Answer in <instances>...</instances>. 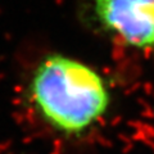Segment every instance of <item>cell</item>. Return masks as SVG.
<instances>
[{
    "mask_svg": "<svg viewBox=\"0 0 154 154\" xmlns=\"http://www.w3.org/2000/svg\"><path fill=\"white\" fill-rule=\"evenodd\" d=\"M107 76L80 58L53 51L36 62L26 86L33 116L63 141L79 143L104 122L113 105Z\"/></svg>",
    "mask_w": 154,
    "mask_h": 154,
    "instance_id": "cell-1",
    "label": "cell"
},
{
    "mask_svg": "<svg viewBox=\"0 0 154 154\" xmlns=\"http://www.w3.org/2000/svg\"><path fill=\"white\" fill-rule=\"evenodd\" d=\"M94 26L116 44L154 58V0H88Z\"/></svg>",
    "mask_w": 154,
    "mask_h": 154,
    "instance_id": "cell-2",
    "label": "cell"
}]
</instances>
